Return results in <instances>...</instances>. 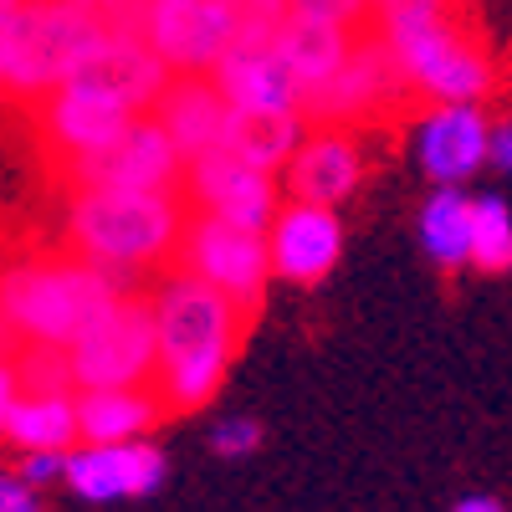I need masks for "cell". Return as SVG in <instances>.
Here are the masks:
<instances>
[{
  "instance_id": "5b68a950",
  "label": "cell",
  "mask_w": 512,
  "mask_h": 512,
  "mask_svg": "<svg viewBox=\"0 0 512 512\" xmlns=\"http://www.w3.org/2000/svg\"><path fill=\"white\" fill-rule=\"evenodd\" d=\"M113 26L93 0H26L16 26H11V72H6V98L36 103L52 88L72 82L88 67Z\"/></svg>"
},
{
  "instance_id": "cb8c5ba5",
  "label": "cell",
  "mask_w": 512,
  "mask_h": 512,
  "mask_svg": "<svg viewBox=\"0 0 512 512\" xmlns=\"http://www.w3.org/2000/svg\"><path fill=\"white\" fill-rule=\"evenodd\" d=\"M472 272H512V205L502 195H472Z\"/></svg>"
},
{
  "instance_id": "836d02e7",
  "label": "cell",
  "mask_w": 512,
  "mask_h": 512,
  "mask_svg": "<svg viewBox=\"0 0 512 512\" xmlns=\"http://www.w3.org/2000/svg\"><path fill=\"white\" fill-rule=\"evenodd\" d=\"M451 512H507V502L492 497V492H466V497H456Z\"/></svg>"
},
{
  "instance_id": "5bb4252c",
  "label": "cell",
  "mask_w": 512,
  "mask_h": 512,
  "mask_svg": "<svg viewBox=\"0 0 512 512\" xmlns=\"http://www.w3.org/2000/svg\"><path fill=\"white\" fill-rule=\"evenodd\" d=\"M185 149L169 139V128L154 113H139L123 128V139L108 144L98 159L77 164L67 185H123V190H185Z\"/></svg>"
},
{
  "instance_id": "f1b7e54d",
  "label": "cell",
  "mask_w": 512,
  "mask_h": 512,
  "mask_svg": "<svg viewBox=\"0 0 512 512\" xmlns=\"http://www.w3.org/2000/svg\"><path fill=\"white\" fill-rule=\"evenodd\" d=\"M0 512H47L41 507V492L6 461H0Z\"/></svg>"
},
{
  "instance_id": "603a6c76",
  "label": "cell",
  "mask_w": 512,
  "mask_h": 512,
  "mask_svg": "<svg viewBox=\"0 0 512 512\" xmlns=\"http://www.w3.org/2000/svg\"><path fill=\"white\" fill-rule=\"evenodd\" d=\"M6 441L16 451H72L82 441L77 395L72 390H26L6 425Z\"/></svg>"
},
{
  "instance_id": "ba28073f",
  "label": "cell",
  "mask_w": 512,
  "mask_h": 512,
  "mask_svg": "<svg viewBox=\"0 0 512 512\" xmlns=\"http://www.w3.org/2000/svg\"><path fill=\"white\" fill-rule=\"evenodd\" d=\"M241 0H144L139 36L169 62V72H216V62L241 41Z\"/></svg>"
},
{
  "instance_id": "277c9868",
  "label": "cell",
  "mask_w": 512,
  "mask_h": 512,
  "mask_svg": "<svg viewBox=\"0 0 512 512\" xmlns=\"http://www.w3.org/2000/svg\"><path fill=\"white\" fill-rule=\"evenodd\" d=\"M128 287L77 251H41L0 262V333L21 349H67Z\"/></svg>"
},
{
  "instance_id": "d6986e66",
  "label": "cell",
  "mask_w": 512,
  "mask_h": 512,
  "mask_svg": "<svg viewBox=\"0 0 512 512\" xmlns=\"http://www.w3.org/2000/svg\"><path fill=\"white\" fill-rule=\"evenodd\" d=\"M272 36L292 67V77L303 82V93L313 98L323 82L349 62V52L359 47V26H338V21H313V16H297V11H282L272 21Z\"/></svg>"
},
{
  "instance_id": "d4e9b609",
  "label": "cell",
  "mask_w": 512,
  "mask_h": 512,
  "mask_svg": "<svg viewBox=\"0 0 512 512\" xmlns=\"http://www.w3.org/2000/svg\"><path fill=\"white\" fill-rule=\"evenodd\" d=\"M267 431H262V420L256 415H221V420H210V451L226 456V461H241L251 451H262Z\"/></svg>"
},
{
  "instance_id": "1f68e13d",
  "label": "cell",
  "mask_w": 512,
  "mask_h": 512,
  "mask_svg": "<svg viewBox=\"0 0 512 512\" xmlns=\"http://www.w3.org/2000/svg\"><path fill=\"white\" fill-rule=\"evenodd\" d=\"M487 164L497 169V175H512V113L492 118V154H487Z\"/></svg>"
},
{
  "instance_id": "8fae6325",
  "label": "cell",
  "mask_w": 512,
  "mask_h": 512,
  "mask_svg": "<svg viewBox=\"0 0 512 512\" xmlns=\"http://www.w3.org/2000/svg\"><path fill=\"white\" fill-rule=\"evenodd\" d=\"M185 200L195 216L267 231L287 200V190H282V175H272V169H256V164L236 159L231 149H210V154L190 159V169H185Z\"/></svg>"
},
{
  "instance_id": "4dcf8cb0",
  "label": "cell",
  "mask_w": 512,
  "mask_h": 512,
  "mask_svg": "<svg viewBox=\"0 0 512 512\" xmlns=\"http://www.w3.org/2000/svg\"><path fill=\"white\" fill-rule=\"evenodd\" d=\"M26 0H0V98H6V72H11V26Z\"/></svg>"
},
{
  "instance_id": "83f0119b",
  "label": "cell",
  "mask_w": 512,
  "mask_h": 512,
  "mask_svg": "<svg viewBox=\"0 0 512 512\" xmlns=\"http://www.w3.org/2000/svg\"><path fill=\"white\" fill-rule=\"evenodd\" d=\"M16 472H21L36 492H41V487H57V482L67 477V451H21Z\"/></svg>"
},
{
  "instance_id": "d6a6232c",
  "label": "cell",
  "mask_w": 512,
  "mask_h": 512,
  "mask_svg": "<svg viewBox=\"0 0 512 512\" xmlns=\"http://www.w3.org/2000/svg\"><path fill=\"white\" fill-rule=\"evenodd\" d=\"M241 11H246V26H272L287 11V0H241Z\"/></svg>"
},
{
  "instance_id": "2e32d148",
  "label": "cell",
  "mask_w": 512,
  "mask_h": 512,
  "mask_svg": "<svg viewBox=\"0 0 512 512\" xmlns=\"http://www.w3.org/2000/svg\"><path fill=\"white\" fill-rule=\"evenodd\" d=\"M169 472V456L139 436V441H77L67 451L62 487L82 502H134L149 497Z\"/></svg>"
},
{
  "instance_id": "4316f807",
  "label": "cell",
  "mask_w": 512,
  "mask_h": 512,
  "mask_svg": "<svg viewBox=\"0 0 512 512\" xmlns=\"http://www.w3.org/2000/svg\"><path fill=\"white\" fill-rule=\"evenodd\" d=\"M287 11L313 16V21H338V26H364L374 6L369 0H287Z\"/></svg>"
},
{
  "instance_id": "e0dca14e",
  "label": "cell",
  "mask_w": 512,
  "mask_h": 512,
  "mask_svg": "<svg viewBox=\"0 0 512 512\" xmlns=\"http://www.w3.org/2000/svg\"><path fill=\"white\" fill-rule=\"evenodd\" d=\"M210 77H216V88L226 93V103L241 108V113H292V108L308 113V93H303V82L292 77L272 26H246L241 41L216 62Z\"/></svg>"
},
{
  "instance_id": "9a60e30c",
  "label": "cell",
  "mask_w": 512,
  "mask_h": 512,
  "mask_svg": "<svg viewBox=\"0 0 512 512\" xmlns=\"http://www.w3.org/2000/svg\"><path fill=\"white\" fill-rule=\"evenodd\" d=\"M364 180H369L364 139H359V128H344V123H313L282 169V190L292 200L338 205V210L364 190Z\"/></svg>"
},
{
  "instance_id": "44dd1931",
  "label": "cell",
  "mask_w": 512,
  "mask_h": 512,
  "mask_svg": "<svg viewBox=\"0 0 512 512\" xmlns=\"http://www.w3.org/2000/svg\"><path fill=\"white\" fill-rule=\"evenodd\" d=\"M164 415V400L154 384L139 390H82L77 395V425L82 441H139Z\"/></svg>"
},
{
  "instance_id": "7402d4cb",
  "label": "cell",
  "mask_w": 512,
  "mask_h": 512,
  "mask_svg": "<svg viewBox=\"0 0 512 512\" xmlns=\"http://www.w3.org/2000/svg\"><path fill=\"white\" fill-rule=\"evenodd\" d=\"M308 128H313V123H308L303 108H292V113H241V108H231L226 149H231L236 159L256 164V169H272V175H282Z\"/></svg>"
},
{
  "instance_id": "e575fe53",
  "label": "cell",
  "mask_w": 512,
  "mask_h": 512,
  "mask_svg": "<svg viewBox=\"0 0 512 512\" xmlns=\"http://www.w3.org/2000/svg\"><path fill=\"white\" fill-rule=\"evenodd\" d=\"M369 6H374V11H379V6H384V0H369Z\"/></svg>"
},
{
  "instance_id": "f546056e",
  "label": "cell",
  "mask_w": 512,
  "mask_h": 512,
  "mask_svg": "<svg viewBox=\"0 0 512 512\" xmlns=\"http://www.w3.org/2000/svg\"><path fill=\"white\" fill-rule=\"evenodd\" d=\"M26 395V379H21V364L16 359H0V441H6V425L16 415V400Z\"/></svg>"
},
{
  "instance_id": "7c38bea8",
  "label": "cell",
  "mask_w": 512,
  "mask_h": 512,
  "mask_svg": "<svg viewBox=\"0 0 512 512\" xmlns=\"http://www.w3.org/2000/svg\"><path fill=\"white\" fill-rule=\"evenodd\" d=\"M344 210L338 205H313V200H282V210L267 226V251H272V282L287 287H318L344 262Z\"/></svg>"
},
{
  "instance_id": "d590c367",
  "label": "cell",
  "mask_w": 512,
  "mask_h": 512,
  "mask_svg": "<svg viewBox=\"0 0 512 512\" xmlns=\"http://www.w3.org/2000/svg\"><path fill=\"white\" fill-rule=\"evenodd\" d=\"M0 338H6V333H0Z\"/></svg>"
},
{
  "instance_id": "3957f363",
  "label": "cell",
  "mask_w": 512,
  "mask_h": 512,
  "mask_svg": "<svg viewBox=\"0 0 512 512\" xmlns=\"http://www.w3.org/2000/svg\"><path fill=\"white\" fill-rule=\"evenodd\" d=\"M374 36L425 103H487L497 88L492 47L451 16L446 0H384Z\"/></svg>"
},
{
  "instance_id": "30bf717a",
  "label": "cell",
  "mask_w": 512,
  "mask_h": 512,
  "mask_svg": "<svg viewBox=\"0 0 512 512\" xmlns=\"http://www.w3.org/2000/svg\"><path fill=\"white\" fill-rule=\"evenodd\" d=\"M405 149L425 185H472L492 154V118L482 103H425L405 123Z\"/></svg>"
},
{
  "instance_id": "4fadbf2b",
  "label": "cell",
  "mask_w": 512,
  "mask_h": 512,
  "mask_svg": "<svg viewBox=\"0 0 512 512\" xmlns=\"http://www.w3.org/2000/svg\"><path fill=\"white\" fill-rule=\"evenodd\" d=\"M405 93H410V88H405L395 57L384 52V41H379L374 31H364L359 47L349 52V62L338 67L323 88L308 98V118H313V123L359 128V123H369V118H384Z\"/></svg>"
},
{
  "instance_id": "ffe728a7",
  "label": "cell",
  "mask_w": 512,
  "mask_h": 512,
  "mask_svg": "<svg viewBox=\"0 0 512 512\" xmlns=\"http://www.w3.org/2000/svg\"><path fill=\"white\" fill-rule=\"evenodd\" d=\"M415 241L436 272H466L472 267V195L461 185H431V195L415 205Z\"/></svg>"
},
{
  "instance_id": "484cf974",
  "label": "cell",
  "mask_w": 512,
  "mask_h": 512,
  "mask_svg": "<svg viewBox=\"0 0 512 512\" xmlns=\"http://www.w3.org/2000/svg\"><path fill=\"white\" fill-rule=\"evenodd\" d=\"M21 379L26 390H72V374H67V354L62 349H21Z\"/></svg>"
},
{
  "instance_id": "ac0fdd59",
  "label": "cell",
  "mask_w": 512,
  "mask_h": 512,
  "mask_svg": "<svg viewBox=\"0 0 512 512\" xmlns=\"http://www.w3.org/2000/svg\"><path fill=\"white\" fill-rule=\"evenodd\" d=\"M154 118L169 128V139L185 149V159H200L210 149H226V128H231V103L216 88L210 72H180L169 77L164 98L154 103Z\"/></svg>"
},
{
  "instance_id": "52a82bcc",
  "label": "cell",
  "mask_w": 512,
  "mask_h": 512,
  "mask_svg": "<svg viewBox=\"0 0 512 512\" xmlns=\"http://www.w3.org/2000/svg\"><path fill=\"white\" fill-rule=\"evenodd\" d=\"M31 113H36V139L47 144V154L62 175L98 159L108 144L123 139V128L139 118L134 108H123L108 88H98L88 77H72L62 88H52L47 98H36Z\"/></svg>"
},
{
  "instance_id": "9c48e42d",
  "label": "cell",
  "mask_w": 512,
  "mask_h": 512,
  "mask_svg": "<svg viewBox=\"0 0 512 512\" xmlns=\"http://www.w3.org/2000/svg\"><path fill=\"white\" fill-rule=\"evenodd\" d=\"M175 267L210 282L216 292H226L246 313H256V303H262L267 287H272L267 231H246V226H231V221H216V216H190Z\"/></svg>"
},
{
  "instance_id": "7a4b0ae2",
  "label": "cell",
  "mask_w": 512,
  "mask_h": 512,
  "mask_svg": "<svg viewBox=\"0 0 512 512\" xmlns=\"http://www.w3.org/2000/svg\"><path fill=\"white\" fill-rule=\"evenodd\" d=\"M185 190H123V185H72L67 195V246L82 262L103 267L123 287L180 256L190 226Z\"/></svg>"
},
{
  "instance_id": "8992f818",
  "label": "cell",
  "mask_w": 512,
  "mask_h": 512,
  "mask_svg": "<svg viewBox=\"0 0 512 512\" xmlns=\"http://www.w3.org/2000/svg\"><path fill=\"white\" fill-rule=\"evenodd\" d=\"M67 354L72 390H139L154 384L159 369V328H154V303L139 292H123L108 303L88 328H82Z\"/></svg>"
},
{
  "instance_id": "6da1fadb",
  "label": "cell",
  "mask_w": 512,
  "mask_h": 512,
  "mask_svg": "<svg viewBox=\"0 0 512 512\" xmlns=\"http://www.w3.org/2000/svg\"><path fill=\"white\" fill-rule=\"evenodd\" d=\"M149 303H154V328H159L154 390L164 410H180V415L205 410L221 395V384L236 364L251 313L190 272L159 277Z\"/></svg>"
}]
</instances>
